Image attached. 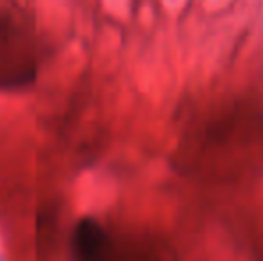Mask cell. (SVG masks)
I'll list each match as a JSON object with an SVG mask.
<instances>
[{
  "label": "cell",
  "instance_id": "6da1fadb",
  "mask_svg": "<svg viewBox=\"0 0 263 261\" xmlns=\"http://www.w3.org/2000/svg\"><path fill=\"white\" fill-rule=\"evenodd\" d=\"M36 68V39L24 14L0 6V90L25 86Z\"/></svg>",
  "mask_w": 263,
  "mask_h": 261
},
{
  "label": "cell",
  "instance_id": "7a4b0ae2",
  "mask_svg": "<svg viewBox=\"0 0 263 261\" xmlns=\"http://www.w3.org/2000/svg\"><path fill=\"white\" fill-rule=\"evenodd\" d=\"M73 249L79 261H102L107 251L104 227L93 218L81 220L73 234Z\"/></svg>",
  "mask_w": 263,
  "mask_h": 261
}]
</instances>
